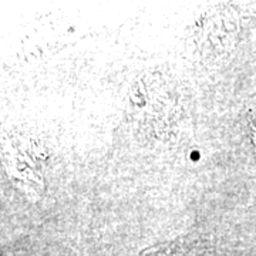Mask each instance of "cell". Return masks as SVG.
<instances>
[{"label":"cell","mask_w":256,"mask_h":256,"mask_svg":"<svg viewBox=\"0 0 256 256\" xmlns=\"http://www.w3.org/2000/svg\"><path fill=\"white\" fill-rule=\"evenodd\" d=\"M252 130H254V140H255V148H256V121L252 122Z\"/></svg>","instance_id":"2"},{"label":"cell","mask_w":256,"mask_h":256,"mask_svg":"<svg viewBox=\"0 0 256 256\" xmlns=\"http://www.w3.org/2000/svg\"><path fill=\"white\" fill-rule=\"evenodd\" d=\"M4 161L14 182L28 194H42L43 190V156L28 140L20 137L4 146Z\"/></svg>","instance_id":"1"}]
</instances>
